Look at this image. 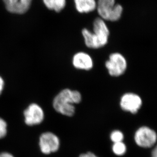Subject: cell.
<instances>
[{"mask_svg": "<svg viewBox=\"0 0 157 157\" xmlns=\"http://www.w3.org/2000/svg\"><path fill=\"white\" fill-rule=\"evenodd\" d=\"M82 34L86 46L90 48H99L105 46L108 42L109 31L104 20L97 18L93 23V32L83 29Z\"/></svg>", "mask_w": 157, "mask_h": 157, "instance_id": "cell-1", "label": "cell"}, {"mask_svg": "<svg viewBox=\"0 0 157 157\" xmlns=\"http://www.w3.org/2000/svg\"><path fill=\"white\" fill-rule=\"evenodd\" d=\"M81 100L82 95L78 91L64 89L54 98L53 108L63 115L71 117L75 113L74 104H78Z\"/></svg>", "mask_w": 157, "mask_h": 157, "instance_id": "cell-2", "label": "cell"}, {"mask_svg": "<svg viewBox=\"0 0 157 157\" xmlns=\"http://www.w3.org/2000/svg\"><path fill=\"white\" fill-rule=\"evenodd\" d=\"M97 8L102 19L111 21L120 19L123 11L122 5H116L115 0H98Z\"/></svg>", "mask_w": 157, "mask_h": 157, "instance_id": "cell-3", "label": "cell"}, {"mask_svg": "<svg viewBox=\"0 0 157 157\" xmlns=\"http://www.w3.org/2000/svg\"><path fill=\"white\" fill-rule=\"evenodd\" d=\"M105 67L110 75L117 77L126 71L127 63L122 54L116 52L110 55L109 59L105 63Z\"/></svg>", "mask_w": 157, "mask_h": 157, "instance_id": "cell-4", "label": "cell"}, {"mask_svg": "<svg viewBox=\"0 0 157 157\" xmlns=\"http://www.w3.org/2000/svg\"><path fill=\"white\" fill-rule=\"evenodd\" d=\"M157 134L154 131L147 127H142L135 133V142L137 144L144 148L153 147L157 141Z\"/></svg>", "mask_w": 157, "mask_h": 157, "instance_id": "cell-5", "label": "cell"}, {"mask_svg": "<svg viewBox=\"0 0 157 157\" xmlns=\"http://www.w3.org/2000/svg\"><path fill=\"white\" fill-rule=\"evenodd\" d=\"M59 138L52 132L42 134L39 139V146L42 153L44 154H50L57 151L59 147Z\"/></svg>", "mask_w": 157, "mask_h": 157, "instance_id": "cell-6", "label": "cell"}, {"mask_svg": "<svg viewBox=\"0 0 157 157\" xmlns=\"http://www.w3.org/2000/svg\"><path fill=\"white\" fill-rule=\"evenodd\" d=\"M25 122L28 126H34L43 122L44 113L41 107L36 103L30 104L24 112Z\"/></svg>", "mask_w": 157, "mask_h": 157, "instance_id": "cell-7", "label": "cell"}, {"mask_svg": "<svg viewBox=\"0 0 157 157\" xmlns=\"http://www.w3.org/2000/svg\"><path fill=\"white\" fill-rule=\"evenodd\" d=\"M121 107L124 111H130L135 114L142 105V100L138 95L133 93H127L122 96Z\"/></svg>", "mask_w": 157, "mask_h": 157, "instance_id": "cell-8", "label": "cell"}, {"mask_svg": "<svg viewBox=\"0 0 157 157\" xmlns=\"http://www.w3.org/2000/svg\"><path fill=\"white\" fill-rule=\"evenodd\" d=\"M3 1L8 12L23 14L30 9L32 0H3Z\"/></svg>", "mask_w": 157, "mask_h": 157, "instance_id": "cell-9", "label": "cell"}, {"mask_svg": "<svg viewBox=\"0 0 157 157\" xmlns=\"http://www.w3.org/2000/svg\"><path fill=\"white\" fill-rule=\"evenodd\" d=\"M73 65L76 68L89 70L93 67V61L90 55L84 52L76 53L73 57Z\"/></svg>", "mask_w": 157, "mask_h": 157, "instance_id": "cell-10", "label": "cell"}, {"mask_svg": "<svg viewBox=\"0 0 157 157\" xmlns=\"http://www.w3.org/2000/svg\"><path fill=\"white\" fill-rule=\"evenodd\" d=\"M74 3L77 11L81 13L92 12L97 8L96 0H74Z\"/></svg>", "mask_w": 157, "mask_h": 157, "instance_id": "cell-11", "label": "cell"}, {"mask_svg": "<svg viewBox=\"0 0 157 157\" xmlns=\"http://www.w3.org/2000/svg\"><path fill=\"white\" fill-rule=\"evenodd\" d=\"M43 2L48 9L57 12L63 10L66 4V0H43Z\"/></svg>", "mask_w": 157, "mask_h": 157, "instance_id": "cell-12", "label": "cell"}, {"mask_svg": "<svg viewBox=\"0 0 157 157\" xmlns=\"http://www.w3.org/2000/svg\"><path fill=\"white\" fill-rule=\"evenodd\" d=\"M113 150L115 154L118 156H122L126 153V145L122 142L114 143L113 147Z\"/></svg>", "mask_w": 157, "mask_h": 157, "instance_id": "cell-13", "label": "cell"}, {"mask_svg": "<svg viewBox=\"0 0 157 157\" xmlns=\"http://www.w3.org/2000/svg\"><path fill=\"white\" fill-rule=\"evenodd\" d=\"M110 138L114 143L122 142L124 138V135L120 131H114L111 133Z\"/></svg>", "mask_w": 157, "mask_h": 157, "instance_id": "cell-14", "label": "cell"}, {"mask_svg": "<svg viewBox=\"0 0 157 157\" xmlns=\"http://www.w3.org/2000/svg\"><path fill=\"white\" fill-rule=\"evenodd\" d=\"M7 133V124L3 119L0 117V139L6 136Z\"/></svg>", "mask_w": 157, "mask_h": 157, "instance_id": "cell-15", "label": "cell"}, {"mask_svg": "<svg viewBox=\"0 0 157 157\" xmlns=\"http://www.w3.org/2000/svg\"><path fill=\"white\" fill-rule=\"evenodd\" d=\"M4 80L3 79V78L0 76V95H1V94L3 92V90L4 88Z\"/></svg>", "mask_w": 157, "mask_h": 157, "instance_id": "cell-16", "label": "cell"}, {"mask_svg": "<svg viewBox=\"0 0 157 157\" xmlns=\"http://www.w3.org/2000/svg\"><path fill=\"white\" fill-rule=\"evenodd\" d=\"M79 157H97L93 153L91 152H87L86 154H82L80 155Z\"/></svg>", "mask_w": 157, "mask_h": 157, "instance_id": "cell-17", "label": "cell"}, {"mask_svg": "<svg viewBox=\"0 0 157 157\" xmlns=\"http://www.w3.org/2000/svg\"><path fill=\"white\" fill-rule=\"evenodd\" d=\"M0 157H14L12 154L7 152H3L0 153Z\"/></svg>", "mask_w": 157, "mask_h": 157, "instance_id": "cell-18", "label": "cell"}, {"mask_svg": "<svg viewBox=\"0 0 157 157\" xmlns=\"http://www.w3.org/2000/svg\"><path fill=\"white\" fill-rule=\"evenodd\" d=\"M151 157H157V145L152 151Z\"/></svg>", "mask_w": 157, "mask_h": 157, "instance_id": "cell-19", "label": "cell"}]
</instances>
